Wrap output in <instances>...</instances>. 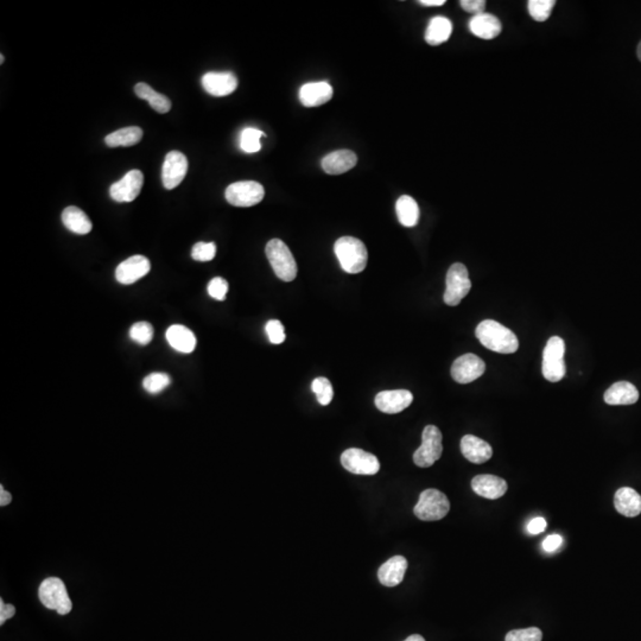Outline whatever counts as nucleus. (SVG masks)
I'll use <instances>...</instances> for the list:
<instances>
[{
	"label": "nucleus",
	"mask_w": 641,
	"mask_h": 641,
	"mask_svg": "<svg viewBox=\"0 0 641 641\" xmlns=\"http://www.w3.org/2000/svg\"><path fill=\"white\" fill-rule=\"evenodd\" d=\"M143 138V129L138 126H129L118 129L110 133L105 138V143L110 148H119V146H133L138 144Z\"/></svg>",
	"instance_id": "nucleus-30"
},
{
	"label": "nucleus",
	"mask_w": 641,
	"mask_h": 641,
	"mask_svg": "<svg viewBox=\"0 0 641 641\" xmlns=\"http://www.w3.org/2000/svg\"><path fill=\"white\" fill-rule=\"evenodd\" d=\"M471 288V281L466 266L461 262H455L450 266L447 274V288L444 293V303L450 307H456L461 300L467 296Z\"/></svg>",
	"instance_id": "nucleus-8"
},
{
	"label": "nucleus",
	"mask_w": 641,
	"mask_h": 641,
	"mask_svg": "<svg viewBox=\"0 0 641 641\" xmlns=\"http://www.w3.org/2000/svg\"><path fill=\"white\" fill-rule=\"evenodd\" d=\"M335 255L347 274H360L367 266V248L354 236H342L335 243Z\"/></svg>",
	"instance_id": "nucleus-2"
},
{
	"label": "nucleus",
	"mask_w": 641,
	"mask_h": 641,
	"mask_svg": "<svg viewBox=\"0 0 641 641\" xmlns=\"http://www.w3.org/2000/svg\"><path fill=\"white\" fill-rule=\"evenodd\" d=\"M461 452L469 462L475 464L487 462L493 456V449L490 444L474 435H466L462 437Z\"/></svg>",
	"instance_id": "nucleus-18"
},
{
	"label": "nucleus",
	"mask_w": 641,
	"mask_h": 641,
	"mask_svg": "<svg viewBox=\"0 0 641 641\" xmlns=\"http://www.w3.org/2000/svg\"><path fill=\"white\" fill-rule=\"evenodd\" d=\"M0 61H1V63L4 62V56H3V55H1V57H0Z\"/></svg>",
	"instance_id": "nucleus-48"
},
{
	"label": "nucleus",
	"mask_w": 641,
	"mask_h": 641,
	"mask_svg": "<svg viewBox=\"0 0 641 641\" xmlns=\"http://www.w3.org/2000/svg\"><path fill=\"white\" fill-rule=\"evenodd\" d=\"M542 630L537 627H530L525 630H511L506 634L504 641H542Z\"/></svg>",
	"instance_id": "nucleus-37"
},
{
	"label": "nucleus",
	"mask_w": 641,
	"mask_h": 641,
	"mask_svg": "<svg viewBox=\"0 0 641 641\" xmlns=\"http://www.w3.org/2000/svg\"><path fill=\"white\" fill-rule=\"evenodd\" d=\"M188 172V160L182 152L170 151L165 156L162 167V181L165 189L179 186Z\"/></svg>",
	"instance_id": "nucleus-12"
},
{
	"label": "nucleus",
	"mask_w": 641,
	"mask_h": 641,
	"mask_svg": "<svg viewBox=\"0 0 641 641\" xmlns=\"http://www.w3.org/2000/svg\"><path fill=\"white\" fill-rule=\"evenodd\" d=\"M442 433L435 425L425 426L421 433V447L414 452V462L421 468L431 467L443 452Z\"/></svg>",
	"instance_id": "nucleus-7"
},
{
	"label": "nucleus",
	"mask_w": 641,
	"mask_h": 641,
	"mask_svg": "<svg viewBox=\"0 0 641 641\" xmlns=\"http://www.w3.org/2000/svg\"><path fill=\"white\" fill-rule=\"evenodd\" d=\"M639 392L633 383L618 381L611 385L604 393V402L608 405H632L637 402Z\"/></svg>",
	"instance_id": "nucleus-24"
},
{
	"label": "nucleus",
	"mask_w": 641,
	"mask_h": 641,
	"mask_svg": "<svg viewBox=\"0 0 641 641\" xmlns=\"http://www.w3.org/2000/svg\"><path fill=\"white\" fill-rule=\"evenodd\" d=\"M471 488L480 497L497 500L507 492V483L504 478L495 475H478L471 481Z\"/></svg>",
	"instance_id": "nucleus-17"
},
{
	"label": "nucleus",
	"mask_w": 641,
	"mask_h": 641,
	"mask_svg": "<svg viewBox=\"0 0 641 641\" xmlns=\"http://www.w3.org/2000/svg\"><path fill=\"white\" fill-rule=\"evenodd\" d=\"M475 335L485 348L500 354L516 353L519 340L512 330L493 319H485L478 324Z\"/></svg>",
	"instance_id": "nucleus-1"
},
{
	"label": "nucleus",
	"mask_w": 641,
	"mask_h": 641,
	"mask_svg": "<svg viewBox=\"0 0 641 641\" xmlns=\"http://www.w3.org/2000/svg\"><path fill=\"white\" fill-rule=\"evenodd\" d=\"M452 32V24L448 18L437 15L429 22L425 31V41L430 46H440L447 42Z\"/></svg>",
	"instance_id": "nucleus-27"
},
{
	"label": "nucleus",
	"mask_w": 641,
	"mask_h": 641,
	"mask_svg": "<svg viewBox=\"0 0 641 641\" xmlns=\"http://www.w3.org/2000/svg\"><path fill=\"white\" fill-rule=\"evenodd\" d=\"M265 331L271 343L281 345L285 341L284 326L278 319H271L266 323Z\"/></svg>",
	"instance_id": "nucleus-38"
},
{
	"label": "nucleus",
	"mask_w": 641,
	"mask_h": 641,
	"mask_svg": "<svg viewBox=\"0 0 641 641\" xmlns=\"http://www.w3.org/2000/svg\"><path fill=\"white\" fill-rule=\"evenodd\" d=\"M61 217L65 227L79 236L88 234L93 228V224H91L89 217H87V214L75 205L67 207L62 212Z\"/></svg>",
	"instance_id": "nucleus-26"
},
{
	"label": "nucleus",
	"mask_w": 641,
	"mask_h": 641,
	"mask_svg": "<svg viewBox=\"0 0 641 641\" xmlns=\"http://www.w3.org/2000/svg\"><path fill=\"white\" fill-rule=\"evenodd\" d=\"M459 5L464 11L476 15L483 13L485 11V0H462V1H459Z\"/></svg>",
	"instance_id": "nucleus-40"
},
{
	"label": "nucleus",
	"mask_w": 641,
	"mask_h": 641,
	"mask_svg": "<svg viewBox=\"0 0 641 641\" xmlns=\"http://www.w3.org/2000/svg\"><path fill=\"white\" fill-rule=\"evenodd\" d=\"M144 176L141 170H131L110 188V195L115 202H132L141 193Z\"/></svg>",
	"instance_id": "nucleus-11"
},
{
	"label": "nucleus",
	"mask_w": 641,
	"mask_h": 641,
	"mask_svg": "<svg viewBox=\"0 0 641 641\" xmlns=\"http://www.w3.org/2000/svg\"><path fill=\"white\" fill-rule=\"evenodd\" d=\"M547 525V520L538 516V518L532 519L531 521L528 523V531L530 532L531 535H539V533L545 531Z\"/></svg>",
	"instance_id": "nucleus-42"
},
{
	"label": "nucleus",
	"mask_w": 641,
	"mask_h": 641,
	"mask_svg": "<svg viewBox=\"0 0 641 641\" xmlns=\"http://www.w3.org/2000/svg\"><path fill=\"white\" fill-rule=\"evenodd\" d=\"M170 376L165 374V373H152V374H148L145 378L144 381H143V386H144L145 390L148 393L157 395V393L165 390L170 385Z\"/></svg>",
	"instance_id": "nucleus-34"
},
{
	"label": "nucleus",
	"mask_w": 641,
	"mask_h": 641,
	"mask_svg": "<svg viewBox=\"0 0 641 641\" xmlns=\"http://www.w3.org/2000/svg\"><path fill=\"white\" fill-rule=\"evenodd\" d=\"M129 338L139 345H148L153 338V326L148 322L134 323L129 329Z\"/></svg>",
	"instance_id": "nucleus-35"
},
{
	"label": "nucleus",
	"mask_w": 641,
	"mask_h": 641,
	"mask_svg": "<svg viewBox=\"0 0 641 641\" xmlns=\"http://www.w3.org/2000/svg\"><path fill=\"white\" fill-rule=\"evenodd\" d=\"M414 395L407 390H392L378 393L376 405L383 414H395L402 412L411 405Z\"/></svg>",
	"instance_id": "nucleus-16"
},
{
	"label": "nucleus",
	"mask_w": 641,
	"mask_h": 641,
	"mask_svg": "<svg viewBox=\"0 0 641 641\" xmlns=\"http://www.w3.org/2000/svg\"><path fill=\"white\" fill-rule=\"evenodd\" d=\"M265 133L255 127H246L240 134V148L246 153H255L260 151L262 144L260 138L264 137Z\"/></svg>",
	"instance_id": "nucleus-31"
},
{
	"label": "nucleus",
	"mask_w": 641,
	"mask_h": 641,
	"mask_svg": "<svg viewBox=\"0 0 641 641\" xmlns=\"http://www.w3.org/2000/svg\"><path fill=\"white\" fill-rule=\"evenodd\" d=\"M15 614V606L12 604H5L4 601H0V623L4 625L5 621L11 618Z\"/></svg>",
	"instance_id": "nucleus-43"
},
{
	"label": "nucleus",
	"mask_w": 641,
	"mask_h": 641,
	"mask_svg": "<svg viewBox=\"0 0 641 641\" xmlns=\"http://www.w3.org/2000/svg\"><path fill=\"white\" fill-rule=\"evenodd\" d=\"M637 57H639V60L641 61V41L640 43H639V46H637Z\"/></svg>",
	"instance_id": "nucleus-47"
},
{
	"label": "nucleus",
	"mask_w": 641,
	"mask_h": 641,
	"mask_svg": "<svg viewBox=\"0 0 641 641\" xmlns=\"http://www.w3.org/2000/svg\"><path fill=\"white\" fill-rule=\"evenodd\" d=\"M341 463L345 471L352 474L374 475L379 471V459L371 452L361 449H347L341 455Z\"/></svg>",
	"instance_id": "nucleus-10"
},
{
	"label": "nucleus",
	"mask_w": 641,
	"mask_h": 641,
	"mask_svg": "<svg viewBox=\"0 0 641 641\" xmlns=\"http://www.w3.org/2000/svg\"><path fill=\"white\" fill-rule=\"evenodd\" d=\"M151 269V264L144 255H133L119 264L115 278L120 284L129 285L145 277Z\"/></svg>",
	"instance_id": "nucleus-14"
},
{
	"label": "nucleus",
	"mask_w": 641,
	"mask_h": 641,
	"mask_svg": "<svg viewBox=\"0 0 641 641\" xmlns=\"http://www.w3.org/2000/svg\"><path fill=\"white\" fill-rule=\"evenodd\" d=\"M404 641H425V639L421 637V635H419V634H414V635H410V637H407V639Z\"/></svg>",
	"instance_id": "nucleus-46"
},
{
	"label": "nucleus",
	"mask_w": 641,
	"mask_h": 641,
	"mask_svg": "<svg viewBox=\"0 0 641 641\" xmlns=\"http://www.w3.org/2000/svg\"><path fill=\"white\" fill-rule=\"evenodd\" d=\"M209 296L217 300H224L228 293V283L221 277L212 278L208 284Z\"/></svg>",
	"instance_id": "nucleus-39"
},
{
	"label": "nucleus",
	"mask_w": 641,
	"mask_h": 641,
	"mask_svg": "<svg viewBox=\"0 0 641 641\" xmlns=\"http://www.w3.org/2000/svg\"><path fill=\"white\" fill-rule=\"evenodd\" d=\"M616 511L623 516L633 518L641 513V497L637 490L630 487H623L616 490L614 497Z\"/></svg>",
	"instance_id": "nucleus-23"
},
{
	"label": "nucleus",
	"mask_w": 641,
	"mask_h": 641,
	"mask_svg": "<svg viewBox=\"0 0 641 641\" xmlns=\"http://www.w3.org/2000/svg\"><path fill=\"white\" fill-rule=\"evenodd\" d=\"M407 569V561L402 556H395L385 561L378 571L380 583L385 587H395L400 585Z\"/></svg>",
	"instance_id": "nucleus-20"
},
{
	"label": "nucleus",
	"mask_w": 641,
	"mask_h": 641,
	"mask_svg": "<svg viewBox=\"0 0 641 641\" xmlns=\"http://www.w3.org/2000/svg\"><path fill=\"white\" fill-rule=\"evenodd\" d=\"M266 257L274 274L283 281H293L297 276L296 260L291 250L281 240H269L265 248Z\"/></svg>",
	"instance_id": "nucleus-4"
},
{
	"label": "nucleus",
	"mask_w": 641,
	"mask_h": 641,
	"mask_svg": "<svg viewBox=\"0 0 641 641\" xmlns=\"http://www.w3.org/2000/svg\"><path fill=\"white\" fill-rule=\"evenodd\" d=\"M217 255V245L214 243H195L191 250V257L196 262H210Z\"/></svg>",
	"instance_id": "nucleus-36"
},
{
	"label": "nucleus",
	"mask_w": 641,
	"mask_h": 641,
	"mask_svg": "<svg viewBox=\"0 0 641 641\" xmlns=\"http://www.w3.org/2000/svg\"><path fill=\"white\" fill-rule=\"evenodd\" d=\"M333 98V87L326 81L310 82L300 87V100L305 107L321 106Z\"/></svg>",
	"instance_id": "nucleus-19"
},
{
	"label": "nucleus",
	"mask_w": 641,
	"mask_h": 641,
	"mask_svg": "<svg viewBox=\"0 0 641 641\" xmlns=\"http://www.w3.org/2000/svg\"><path fill=\"white\" fill-rule=\"evenodd\" d=\"M418 3L423 6H442L445 4V0H419Z\"/></svg>",
	"instance_id": "nucleus-45"
},
{
	"label": "nucleus",
	"mask_w": 641,
	"mask_h": 641,
	"mask_svg": "<svg viewBox=\"0 0 641 641\" xmlns=\"http://www.w3.org/2000/svg\"><path fill=\"white\" fill-rule=\"evenodd\" d=\"M202 86L212 96H226L236 91L238 79L233 72H209L202 76Z\"/></svg>",
	"instance_id": "nucleus-15"
},
{
	"label": "nucleus",
	"mask_w": 641,
	"mask_h": 641,
	"mask_svg": "<svg viewBox=\"0 0 641 641\" xmlns=\"http://www.w3.org/2000/svg\"><path fill=\"white\" fill-rule=\"evenodd\" d=\"M165 336H167L169 345L179 353H191L198 343L196 336L193 335V331L181 324L169 326Z\"/></svg>",
	"instance_id": "nucleus-25"
},
{
	"label": "nucleus",
	"mask_w": 641,
	"mask_h": 641,
	"mask_svg": "<svg viewBox=\"0 0 641 641\" xmlns=\"http://www.w3.org/2000/svg\"><path fill=\"white\" fill-rule=\"evenodd\" d=\"M357 163V155L350 150L331 152L321 162L323 170L329 174H345L347 171L352 170Z\"/></svg>",
	"instance_id": "nucleus-22"
},
{
	"label": "nucleus",
	"mask_w": 641,
	"mask_h": 641,
	"mask_svg": "<svg viewBox=\"0 0 641 641\" xmlns=\"http://www.w3.org/2000/svg\"><path fill=\"white\" fill-rule=\"evenodd\" d=\"M312 392L315 393L317 402H319L321 405H329L330 402L333 400L334 390H333L331 383H330L329 380L326 379V378H323V376L316 378V379L312 381Z\"/></svg>",
	"instance_id": "nucleus-32"
},
{
	"label": "nucleus",
	"mask_w": 641,
	"mask_h": 641,
	"mask_svg": "<svg viewBox=\"0 0 641 641\" xmlns=\"http://www.w3.org/2000/svg\"><path fill=\"white\" fill-rule=\"evenodd\" d=\"M469 30L471 34L482 39H493L500 34L502 25L497 17L490 13H480L473 15L469 20Z\"/></svg>",
	"instance_id": "nucleus-21"
},
{
	"label": "nucleus",
	"mask_w": 641,
	"mask_h": 641,
	"mask_svg": "<svg viewBox=\"0 0 641 641\" xmlns=\"http://www.w3.org/2000/svg\"><path fill=\"white\" fill-rule=\"evenodd\" d=\"M395 212L400 224L404 227H414L419 220V207L414 198L402 195L395 203Z\"/></svg>",
	"instance_id": "nucleus-29"
},
{
	"label": "nucleus",
	"mask_w": 641,
	"mask_h": 641,
	"mask_svg": "<svg viewBox=\"0 0 641 641\" xmlns=\"http://www.w3.org/2000/svg\"><path fill=\"white\" fill-rule=\"evenodd\" d=\"M11 494L6 492V490H4V487L1 485V487H0V504H1V506H6V504L11 502Z\"/></svg>",
	"instance_id": "nucleus-44"
},
{
	"label": "nucleus",
	"mask_w": 641,
	"mask_h": 641,
	"mask_svg": "<svg viewBox=\"0 0 641 641\" xmlns=\"http://www.w3.org/2000/svg\"><path fill=\"white\" fill-rule=\"evenodd\" d=\"M228 203L236 207H252L258 205L265 196V189L255 181L231 183L224 193Z\"/></svg>",
	"instance_id": "nucleus-9"
},
{
	"label": "nucleus",
	"mask_w": 641,
	"mask_h": 641,
	"mask_svg": "<svg viewBox=\"0 0 641 641\" xmlns=\"http://www.w3.org/2000/svg\"><path fill=\"white\" fill-rule=\"evenodd\" d=\"M485 364L481 357L474 354H464L457 357L452 366V379L459 383H469L485 373Z\"/></svg>",
	"instance_id": "nucleus-13"
},
{
	"label": "nucleus",
	"mask_w": 641,
	"mask_h": 641,
	"mask_svg": "<svg viewBox=\"0 0 641 641\" xmlns=\"http://www.w3.org/2000/svg\"><path fill=\"white\" fill-rule=\"evenodd\" d=\"M563 542V538L559 535H551L544 539L542 542V549L547 552H554L559 549Z\"/></svg>",
	"instance_id": "nucleus-41"
},
{
	"label": "nucleus",
	"mask_w": 641,
	"mask_h": 641,
	"mask_svg": "<svg viewBox=\"0 0 641 641\" xmlns=\"http://www.w3.org/2000/svg\"><path fill=\"white\" fill-rule=\"evenodd\" d=\"M554 0H530L528 8L530 15L537 22H545L551 15Z\"/></svg>",
	"instance_id": "nucleus-33"
},
{
	"label": "nucleus",
	"mask_w": 641,
	"mask_h": 641,
	"mask_svg": "<svg viewBox=\"0 0 641 641\" xmlns=\"http://www.w3.org/2000/svg\"><path fill=\"white\" fill-rule=\"evenodd\" d=\"M39 599L44 607L53 609L58 614L67 615L72 608L65 582L57 577H49L39 585Z\"/></svg>",
	"instance_id": "nucleus-5"
},
{
	"label": "nucleus",
	"mask_w": 641,
	"mask_h": 641,
	"mask_svg": "<svg viewBox=\"0 0 641 641\" xmlns=\"http://www.w3.org/2000/svg\"><path fill=\"white\" fill-rule=\"evenodd\" d=\"M134 93L141 99L146 100L150 106L156 110L157 113H167L171 110V101L165 95L157 93L153 88L150 87L145 82H139L134 86Z\"/></svg>",
	"instance_id": "nucleus-28"
},
{
	"label": "nucleus",
	"mask_w": 641,
	"mask_h": 641,
	"mask_svg": "<svg viewBox=\"0 0 641 641\" xmlns=\"http://www.w3.org/2000/svg\"><path fill=\"white\" fill-rule=\"evenodd\" d=\"M450 509V502L445 494L437 490L421 492L419 500L414 506V516L423 521H437L443 519Z\"/></svg>",
	"instance_id": "nucleus-6"
},
{
	"label": "nucleus",
	"mask_w": 641,
	"mask_h": 641,
	"mask_svg": "<svg viewBox=\"0 0 641 641\" xmlns=\"http://www.w3.org/2000/svg\"><path fill=\"white\" fill-rule=\"evenodd\" d=\"M566 342L559 336H552L549 338L547 345L542 352V372L544 378L550 383L561 381L566 373Z\"/></svg>",
	"instance_id": "nucleus-3"
}]
</instances>
